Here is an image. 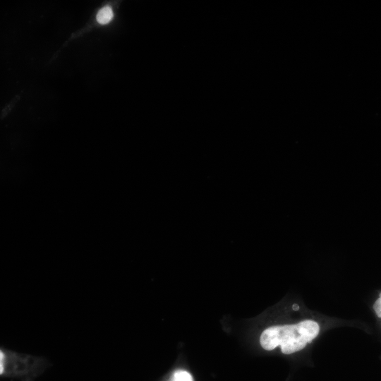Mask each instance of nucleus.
<instances>
[{
	"instance_id": "obj_1",
	"label": "nucleus",
	"mask_w": 381,
	"mask_h": 381,
	"mask_svg": "<svg viewBox=\"0 0 381 381\" xmlns=\"http://www.w3.org/2000/svg\"><path fill=\"white\" fill-rule=\"evenodd\" d=\"M320 331L313 320H303L296 324L270 327L261 334L260 342L267 351L280 346L284 354H291L303 349L315 338Z\"/></svg>"
},
{
	"instance_id": "obj_2",
	"label": "nucleus",
	"mask_w": 381,
	"mask_h": 381,
	"mask_svg": "<svg viewBox=\"0 0 381 381\" xmlns=\"http://www.w3.org/2000/svg\"><path fill=\"white\" fill-rule=\"evenodd\" d=\"M51 365L43 356L20 353L4 346L0 348V375L4 378L34 381Z\"/></svg>"
},
{
	"instance_id": "obj_5",
	"label": "nucleus",
	"mask_w": 381,
	"mask_h": 381,
	"mask_svg": "<svg viewBox=\"0 0 381 381\" xmlns=\"http://www.w3.org/2000/svg\"><path fill=\"white\" fill-rule=\"evenodd\" d=\"M373 308L377 315L381 318V294L380 297L376 300L373 305Z\"/></svg>"
},
{
	"instance_id": "obj_3",
	"label": "nucleus",
	"mask_w": 381,
	"mask_h": 381,
	"mask_svg": "<svg viewBox=\"0 0 381 381\" xmlns=\"http://www.w3.org/2000/svg\"><path fill=\"white\" fill-rule=\"evenodd\" d=\"M113 18V11L109 6L101 8L97 14V20L100 24L108 23Z\"/></svg>"
},
{
	"instance_id": "obj_4",
	"label": "nucleus",
	"mask_w": 381,
	"mask_h": 381,
	"mask_svg": "<svg viewBox=\"0 0 381 381\" xmlns=\"http://www.w3.org/2000/svg\"><path fill=\"white\" fill-rule=\"evenodd\" d=\"M169 381H193V378L189 373L179 370L174 372Z\"/></svg>"
}]
</instances>
